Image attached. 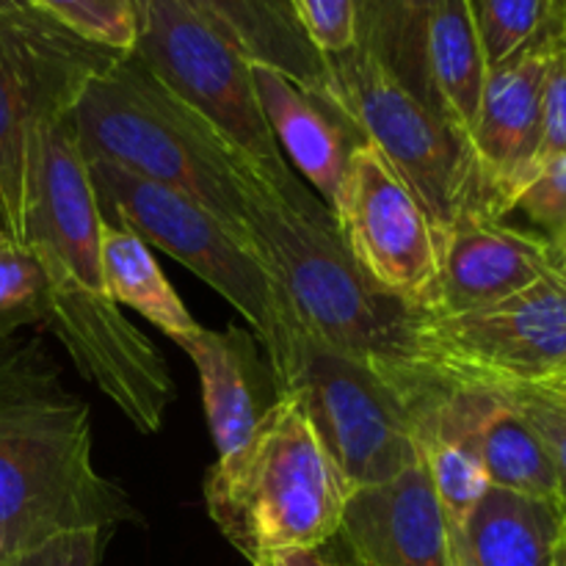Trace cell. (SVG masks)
Returning <instances> with one entry per match:
<instances>
[{"instance_id":"8fae6325","label":"cell","mask_w":566,"mask_h":566,"mask_svg":"<svg viewBox=\"0 0 566 566\" xmlns=\"http://www.w3.org/2000/svg\"><path fill=\"white\" fill-rule=\"evenodd\" d=\"M418 357L451 379L495 387L566 376V265L490 307L420 313Z\"/></svg>"},{"instance_id":"ac0fdd59","label":"cell","mask_w":566,"mask_h":566,"mask_svg":"<svg viewBox=\"0 0 566 566\" xmlns=\"http://www.w3.org/2000/svg\"><path fill=\"white\" fill-rule=\"evenodd\" d=\"M182 3L210 22L227 42L235 44L252 64L282 72L313 97L324 94L329 64L298 25L291 0H182Z\"/></svg>"},{"instance_id":"ffe728a7","label":"cell","mask_w":566,"mask_h":566,"mask_svg":"<svg viewBox=\"0 0 566 566\" xmlns=\"http://www.w3.org/2000/svg\"><path fill=\"white\" fill-rule=\"evenodd\" d=\"M426 70L434 108L470 138L490 72L473 0H440L429 22Z\"/></svg>"},{"instance_id":"8d00e7d4","label":"cell","mask_w":566,"mask_h":566,"mask_svg":"<svg viewBox=\"0 0 566 566\" xmlns=\"http://www.w3.org/2000/svg\"><path fill=\"white\" fill-rule=\"evenodd\" d=\"M6 241H9V235H6L3 227H0V243H6Z\"/></svg>"},{"instance_id":"6da1fadb","label":"cell","mask_w":566,"mask_h":566,"mask_svg":"<svg viewBox=\"0 0 566 566\" xmlns=\"http://www.w3.org/2000/svg\"><path fill=\"white\" fill-rule=\"evenodd\" d=\"M103 208L70 116L36 133L25 241L44 274V318L72 365L142 434L164 426L175 401L166 359L108 296L99 260Z\"/></svg>"},{"instance_id":"2e32d148","label":"cell","mask_w":566,"mask_h":566,"mask_svg":"<svg viewBox=\"0 0 566 566\" xmlns=\"http://www.w3.org/2000/svg\"><path fill=\"white\" fill-rule=\"evenodd\" d=\"M252 72L276 147L332 210L346 177L348 155L357 144H348L346 122L282 72L260 64H252Z\"/></svg>"},{"instance_id":"52a82bcc","label":"cell","mask_w":566,"mask_h":566,"mask_svg":"<svg viewBox=\"0 0 566 566\" xmlns=\"http://www.w3.org/2000/svg\"><path fill=\"white\" fill-rule=\"evenodd\" d=\"M133 53L282 197L296 205L324 202L276 147L254 88L252 61L197 11L182 0H138Z\"/></svg>"},{"instance_id":"484cf974","label":"cell","mask_w":566,"mask_h":566,"mask_svg":"<svg viewBox=\"0 0 566 566\" xmlns=\"http://www.w3.org/2000/svg\"><path fill=\"white\" fill-rule=\"evenodd\" d=\"M72 33L116 53H133L138 42V0H28Z\"/></svg>"},{"instance_id":"7402d4cb","label":"cell","mask_w":566,"mask_h":566,"mask_svg":"<svg viewBox=\"0 0 566 566\" xmlns=\"http://www.w3.org/2000/svg\"><path fill=\"white\" fill-rule=\"evenodd\" d=\"M437 6L440 0H363L357 9V48L431 108L426 39Z\"/></svg>"},{"instance_id":"9a60e30c","label":"cell","mask_w":566,"mask_h":566,"mask_svg":"<svg viewBox=\"0 0 566 566\" xmlns=\"http://www.w3.org/2000/svg\"><path fill=\"white\" fill-rule=\"evenodd\" d=\"M332 542L340 566H448V520L423 462L385 484L357 486Z\"/></svg>"},{"instance_id":"cb8c5ba5","label":"cell","mask_w":566,"mask_h":566,"mask_svg":"<svg viewBox=\"0 0 566 566\" xmlns=\"http://www.w3.org/2000/svg\"><path fill=\"white\" fill-rule=\"evenodd\" d=\"M415 446H418V457L440 501L442 514L451 523L462 525L492 486L484 464L464 442L431 434V431L415 434Z\"/></svg>"},{"instance_id":"d590c367","label":"cell","mask_w":566,"mask_h":566,"mask_svg":"<svg viewBox=\"0 0 566 566\" xmlns=\"http://www.w3.org/2000/svg\"><path fill=\"white\" fill-rule=\"evenodd\" d=\"M556 566H566V525H564V534H562V542H558V553H556Z\"/></svg>"},{"instance_id":"836d02e7","label":"cell","mask_w":566,"mask_h":566,"mask_svg":"<svg viewBox=\"0 0 566 566\" xmlns=\"http://www.w3.org/2000/svg\"><path fill=\"white\" fill-rule=\"evenodd\" d=\"M534 387H542V390L553 392V396H556L558 401H562L566 407V376H558V379L547 381V385H534Z\"/></svg>"},{"instance_id":"9c48e42d","label":"cell","mask_w":566,"mask_h":566,"mask_svg":"<svg viewBox=\"0 0 566 566\" xmlns=\"http://www.w3.org/2000/svg\"><path fill=\"white\" fill-rule=\"evenodd\" d=\"M119 55L33 6L0 14V227L14 243L25 241L39 127L70 116L86 83Z\"/></svg>"},{"instance_id":"5b68a950","label":"cell","mask_w":566,"mask_h":566,"mask_svg":"<svg viewBox=\"0 0 566 566\" xmlns=\"http://www.w3.org/2000/svg\"><path fill=\"white\" fill-rule=\"evenodd\" d=\"M352 492L296 396L280 392L252 440L216 459L205 479V506L221 536L260 566L276 553L329 545Z\"/></svg>"},{"instance_id":"603a6c76","label":"cell","mask_w":566,"mask_h":566,"mask_svg":"<svg viewBox=\"0 0 566 566\" xmlns=\"http://www.w3.org/2000/svg\"><path fill=\"white\" fill-rule=\"evenodd\" d=\"M473 14L486 66L566 28L564 0H473Z\"/></svg>"},{"instance_id":"d4e9b609","label":"cell","mask_w":566,"mask_h":566,"mask_svg":"<svg viewBox=\"0 0 566 566\" xmlns=\"http://www.w3.org/2000/svg\"><path fill=\"white\" fill-rule=\"evenodd\" d=\"M509 216H523L525 224L517 227L551 243L566 263V155L536 164L509 199L503 219Z\"/></svg>"},{"instance_id":"d6a6232c","label":"cell","mask_w":566,"mask_h":566,"mask_svg":"<svg viewBox=\"0 0 566 566\" xmlns=\"http://www.w3.org/2000/svg\"><path fill=\"white\" fill-rule=\"evenodd\" d=\"M448 566H481L464 542L462 525L448 520Z\"/></svg>"},{"instance_id":"e575fe53","label":"cell","mask_w":566,"mask_h":566,"mask_svg":"<svg viewBox=\"0 0 566 566\" xmlns=\"http://www.w3.org/2000/svg\"><path fill=\"white\" fill-rule=\"evenodd\" d=\"M20 9H31L28 0H0V14L3 11H20Z\"/></svg>"},{"instance_id":"ba28073f","label":"cell","mask_w":566,"mask_h":566,"mask_svg":"<svg viewBox=\"0 0 566 566\" xmlns=\"http://www.w3.org/2000/svg\"><path fill=\"white\" fill-rule=\"evenodd\" d=\"M326 64L321 103L385 155L440 230L464 210L490 213L470 138L451 119L407 92L365 50L326 55Z\"/></svg>"},{"instance_id":"4fadbf2b","label":"cell","mask_w":566,"mask_h":566,"mask_svg":"<svg viewBox=\"0 0 566 566\" xmlns=\"http://www.w3.org/2000/svg\"><path fill=\"white\" fill-rule=\"evenodd\" d=\"M564 31L542 36L486 72L470 147L484 180L486 210L497 219H503L512 193L539 164L545 77L553 42Z\"/></svg>"},{"instance_id":"4316f807","label":"cell","mask_w":566,"mask_h":566,"mask_svg":"<svg viewBox=\"0 0 566 566\" xmlns=\"http://www.w3.org/2000/svg\"><path fill=\"white\" fill-rule=\"evenodd\" d=\"M44 318V274L31 249L9 238L0 243V337Z\"/></svg>"},{"instance_id":"44dd1931","label":"cell","mask_w":566,"mask_h":566,"mask_svg":"<svg viewBox=\"0 0 566 566\" xmlns=\"http://www.w3.org/2000/svg\"><path fill=\"white\" fill-rule=\"evenodd\" d=\"M99 260H103L105 287L116 304L136 310L169 340H180L199 329L193 315L155 263L144 238H138L136 232L105 219L99 230Z\"/></svg>"},{"instance_id":"1f68e13d","label":"cell","mask_w":566,"mask_h":566,"mask_svg":"<svg viewBox=\"0 0 566 566\" xmlns=\"http://www.w3.org/2000/svg\"><path fill=\"white\" fill-rule=\"evenodd\" d=\"M260 566H340L335 562V556L321 547V551H285L271 556L269 562Z\"/></svg>"},{"instance_id":"277c9868","label":"cell","mask_w":566,"mask_h":566,"mask_svg":"<svg viewBox=\"0 0 566 566\" xmlns=\"http://www.w3.org/2000/svg\"><path fill=\"white\" fill-rule=\"evenodd\" d=\"M133 517L94 464L88 407L36 376H0V556Z\"/></svg>"},{"instance_id":"f546056e","label":"cell","mask_w":566,"mask_h":566,"mask_svg":"<svg viewBox=\"0 0 566 566\" xmlns=\"http://www.w3.org/2000/svg\"><path fill=\"white\" fill-rule=\"evenodd\" d=\"M105 531L83 528L59 534L28 551L0 556V566H99Z\"/></svg>"},{"instance_id":"5bb4252c","label":"cell","mask_w":566,"mask_h":566,"mask_svg":"<svg viewBox=\"0 0 566 566\" xmlns=\"http://www.w3.org/2000/svg\"><path fill=\"white\" fill-rule=\"evenodd\" d=\"M562 265V254L534 232L484 210H464L440 230V276L429 315L490 307Z\"/></svg>"},{"instance_id":"74e56055","label":"cell","mask_w":566,"mask_h":566,"mask_svg":"<svg viewBox=\"0 0 566 566\" xmlns=\"http://www.w3.org/2000/svg\"><path fill=\"white\" fill-rule=\"evenodd\" d=\"M359 3H363V0H357V9H359Z\"/></svg>"},{"instance_id":"7c38bea8","label":"cell","mask_w":566,"mask_h":566,"mask_svg":"<svg viewBox=\"0 0 566 566\" xmlns=\"http://www.w3.org/2000/svg\"><path fill=\"white\" fill-rule=\"evenodd\" d=\"M332 216L346 252L381 293L431 313L440 276V227L365 138L348 155Z\"/></svg>"},{"instance_id":"7a4b0ae2","label":"cell","mask_w":566,"mask_h":566,"mask_svg":"<svg viewBox=\"0 0 566 566\" xmlns=\"http://www.w3.org/2000/svg\"><path fill=\"white\" fill-rule=\"evenodd\" d=\"M247 232L310 337L374 368L418 363L420 313L381 293L357 269L324 202H291L252 171Z\"/></svg>"},{"instance_id":"30bf717a","label":"cell","mask_w":566,"mask_h":566,"mask_svg":"<svg viewBox=\"0 0 566 566\" xmlns=\"http://www.w3.org/2000/svg\"><path fill=\"white\" fill-rule=\"evenodd\" d=\"M280 392L296 396L354 490L385 484L420 459L407 407L379 368L335 352L302 326L276 381Z\"/></svg>"},{"instance_id":"f35d334b","label":"cell","mask_w":566,"mask_h":566,"mask_svg":"<svg viewBox=\"0 0 566 566\" xmlns=\"http://www.w3.org/2000/svg\"><path fill=\"white\" fill-rule=\"evenodd\" d=\"M564 9H566V0H564Z\"/></svg>"},{"instance_id":"8992f818","label":"cell","mask_w":566,"mask_h":566,"mask_svg":"<svg viewBox=\"0 0 566 566\" xmlns=\"http://www.w3.org/2000/svg\"><path fill=\"white\" fill-rule=\"evenodd\" d=\"M86 164L105 219L175 258L235 307L258 335L276 385L287 368L298 324L252 243L186 193L105 160L86 158Z\"/></svg>"},{"instance_id":"e0dca14e","label":"cell","mask_w":566,"mask_h":566,"mask_svg":"<svg viewBox=\"0 0 566 566\" xmlns=\"http://www.w3.org/2000/svg\"><path fill=\"white\" fill-rule=\"evenodd\" d=\"M199 374L202 407L219 459L232 457L252 440L269 407H258V346L238 326L213 332L199 326L193 335L175 340Z\"/></svg>"},{"instance_id":"d6986e66","label":"cell","mask_w":566,"mask_h":566,"mask_svg":"<svg viewBox=\"0 0 566 566\" xmlns=\"http://www.w3.org/2000/svg\"><path fill=\"white\" fill-rule=\"evenodd\" d=\"M564 525L562 503L490 486L462 534L481 566H556Z\"/></svg>"},{"instance_id":"3957f363","label":"cell","mask_w":566,"mask_h":566,"mask_svg":"<svg viewBox=\"0 0 566 566\" xmlns=\"http://www.w3.org/2000/svg\"><path fill=\"white\" fill-rule=\"evenodd\" d=\"M70 125L83 158L186 193L249 241L247 180L258 169L182 105L136 53L119 55L86 83Z\"/></svg>"},{"instance_id":"4dcf8cb0","label":"cell","mask_w":566,"mask_h":566,"mask_svg":"<svg viewBox=\"0 0 566 566\" xmlns=\"http://www.w3.org/2000/svg\"><path fill=\"white\" fill-rule=\"evenodd\" d=\"M566 155V31L553 42L551 66L542 97V144L539 160Z\"/></svg>"},{"instance_id":"83f0119b","label":"cell","mask_w":566,"mask_h":566,"mask_svg":"<svg viewBox=\"0 0 566 566\" xmlns=\"http://www.w3.org/2000/svg\"><path fill=\"white\" fill-rule=\"evenodd\" d=\"M503 390L545 446L558 481V501L566 512V407L553 392L534 385L503 387Z\"/></svg>"},{"instance_id":"f1b7e54d","label":"cell","mask_w":566,"mask_h":566,"mask_svg":"<svg viewBox=\"0 0 566 566\" xmlns=\"http://www.w3.org/2000/svg\"><path fill=\"white\" fill-rule=\"evenodd\" d=\"M291 9L318 53L357 48V0H291Z\"/></svg>"}]
</instances>
